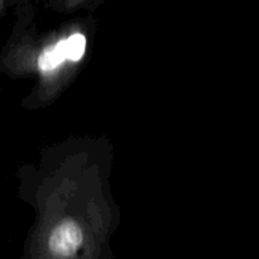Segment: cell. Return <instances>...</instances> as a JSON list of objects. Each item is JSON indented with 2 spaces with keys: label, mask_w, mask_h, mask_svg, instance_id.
<instances>
[{
  "label": "cell",
  "mask_w": 259,
  "mask_h": 259,
  "mask_svg": "<svg viewBox=\"0 0 259 259\" xmlns=\"http://www.w3.org/2000/svg\"><path fill=\"white\" fill-rule=\"evenodd\" d=\"M65 60H67L66 55V39L60 40L56 45L45 48L38 57V67L43 72L55 70Z\"/></svg>",
  "instance_id": "cell-1"
},
{
  "label": "cell",
  "mask_w": 259,
  "mask_h": 259,
  "mask_svg": "<svg viewBox=\"0 0 259 259\" xmlns=\"http://www.w3.org/2000/svg\"><path fill=\"white\" fill-rule=\"evenodd\" d=\"M86 48V38L83 34L76 33L72 34L70 38L66 39V55H67V60L77 62L81 60L85 53Z\"/></svg>",
  "instance_id": "cell-2"
},
{
  "label": "cell",
  "mask_w": 259,
  "mask_h": 259,
  "mask_svg": "<svg viewBox=\"0 0 259 259\" xmlns=\"http://www.w3.org/2000/svg\"><path fill=\"white\" fill-rule=\"evenodd\" d=\"M3 9V0H0V10Z\"/></svg>",
  "instance_id": "cell-3"
}]
</instances>
